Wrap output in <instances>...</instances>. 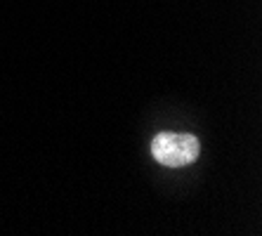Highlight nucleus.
<instances>
[{"instance_id":"1","label":"nucleus","mask_w":262,"mask_h":236,"mask_svg":"<svg viewBox=\"0 0 262 236\" xmlns=\"http://www.w3.org/2000/svg\"><path fill=\"white\" fill-rule=\"evenodd\" d=\"M151 154L161 165L168 168H182L199 158V139L194 135L161 133L151 142Z\"/></svg>"}]
</instances>
